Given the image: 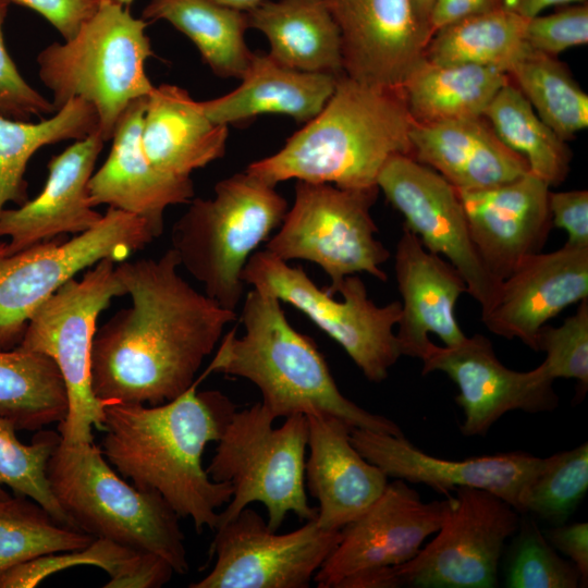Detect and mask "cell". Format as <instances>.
<instances>
[{"mask_svg":"<svg viewBox=\"0 0 588 588\" xmlns=\"http://www.w3.org/2000/svg\"><path fill=\"white\" fill-rule=\"evenodd\" d=\"M402 587L395 566L362 571L342 579L336 588H397Z\"/></svg>","mask_w":588,"mask_h":588,"instance_id":"cell-49","label":"cell"},{"mask_svg":"<svg viewBox=\"0 0 588 588\" xmlns=\"http://www.w3.org/2000/svg\"><path fill=\"white\" fill-rule=\"evenodd\" d=\"M412 157L457 191L501 185L528 173L527 161L505 146L485 118L413 123Z\"/></svg>","mask_w":588,"mask_h":588,"instance_id":"cell-26","label":"cell"},{"mask_svg":"<svg viewBox=\"0 0 588 588\" xmlns=\"http://www.w3.org/2000/svg\"><path fill=\"white\" fill-rule=\"evenodd\" d=\"M16 431L12 421L0 416V498L10 494L5 490L9 488L13 494L34 500L56 519L74 527L47 478L48 461L61 441L59 432L39 431L32 443L25 444L19 440Z\"/></svg>","mask_w":588,"mask_h":588,"instance_id":"cell-39","label":"cell"},{"mask_svg":"<svg viewBox=\"0 0 588 588\" xmlns=\"http://www.w3.org/2000/svg\"><path fill=\"white\" fill-rule=\"evenodd\" d=\"M98 132L94 107L81 98L70 100L54 115L39 122L0 115V213L8 203L28 200L25 171L35 152L62 140H79Z\"/></svg>","mask_w":588,"mask_h":588,"instance_id":"cell-34","label":"cell"},{"mask_svg":"<svg viewBox=\"0 0 588 588\" xmlns=\"http://www.w3.org/2000/svg\"><path fill=\"white\" fill-rule=\"evenodd\" d=\"M501 1L502 0H433L429 17L431 34L443 26L465 17L502 9Z\"/></svg>","mask_w":588,"mask_h":588,"instance_id":"cell-48","label":"cell"},{"mask_svg":"<svg viewBox=\"0 0 588 588\" xmlns=\"http://www.w3.org/2000/svg\"><path fill=\"white\" fill-rule=\"evenodd\" d=\"M377 186L430 253L444 256L462 274L481 318L494 306L502 281L494 278L473 243L458 192L433 169L408 155L382 167Z\"/></svg>","mask_w":588,"mask_h":588,"instance_id":"cell-15","label":"cell"},{"mask_svg":"<svg viewBox=\"0 0 588 588\" xmlns=\"http://www.w3.org/2000/svg\"><path fill=\"white\" fill-rule=\"evenodd\" d=\"M378 192L296 181L294 203L266 249L285 262L318 265L330 279L323 290L332 296L346 277L359 272L387 281L381 266L390 252L377 238L370 215Z\"/></svg>","mask_w":588,"mask_h":588,"instance_id":"cell-10","label":"cell"},{"mask_svg":"<svg viewBox=\"0 0 588 588\" xmlns=\"http://www.w3.org/2000/svg\"><path fill=\"white\" fill-rule=\"evenodd\" d=\"M199 383L196 379L183 394L159 405L103 403L99 446L121 477L160 494L197 532L215 530L218 510L233 493L229 482L209 477L201 456L236 411L222 392L198 391Z\"/></svg>","mask_w":588,"mask_h":588,"instance_id":"cell-2","label":"cell"},{"mask_svg":"<svg viewBox=\"0 0 588 588\" xmlns=\"http://www.w3.org/2000/svg\"><path fill=\"white\" fill-rule=\"evenodd\" d=\"M228 134V125L210 120L200 101L176 85L155 86L146 98L142 144L161 172L191 177L224 156Z\"/></svg>","mask_w":588,"mask_h":588,"instance_id":"cell-27","label":"cell"},{"mask_svg":"<svg viewBox=\"0 0 588 588\" xmlns=\"http://www.w3.org/2000/svg\"><path fill=\"white\" fill-rule=\"evenodd\" d=\"M119 4H122L124 7H130L134 0H112Z\"/></svg>","mask_w":588,"mask_h":588,"instance_id":"cell-53","label":"cell"},{"mask_svg":"<svg viewBox=\"0 0 588 588\" xmlns=\"http://www.w3.org/2000/svg\"><path fill=\"white\" fill-rule=\"evenodd\" d=\"M588 298V247L564 244L526 257L502 281L481 321L492 333L518 339L534 351L539 330L566 307Z\"/></svg>","mask_w":588,"mask_h":588,"instance_id":"cell-22","label":"cell"},{"mask_svg":"<svg viewBox=\"0 0 588 588\" xmlns=\"http://www.w3.org/2000/svg\"><path fill=\"white\" fill-rule=\"evenodd\" d=\"M525 41L534 51L555 57L588 42L587 1L561 5L550 14L528 17Z\"/></svg>","mask_w":588,"mask_h":588,"instance_id":"cell-43","label":"cell"},{"mask_svg":"<svg viewBox=\"0 0 588 588\" xmlns=\"http://www.w3.org/2000/svg\"><path fill=\"white\" fill-rule=\"evenodd\" d=\"M180 266L173 248L115 265L131 306L93 339L91 389L100 402L159 405L176 399L236 320L235 311L184 280Z\"/></svg>","mask_w":588,"mask_h":588,"instance_id":"cell-1","label":"cell"},{"mask_svg":"<svg viewBox=\"0 0 588 588\" xmlns=\"http://www.w3.org/2000/svg\"><path fill=\"white\" fill-rule=\"evenodd\" d=\"M9 4L0 0V115L19 121L45 119L56 113L52 102L23 78L4 44L2 27Z\"/></svg>","mask_w":588,"mask_h":588,"instance_id":"cell-44","label":"cell"},{"mask_svg":"<svg viewBox=\"0 0 588 588\" xmlns=\"http://www.w3.org/2000/svg\"><path fill=\"white\" fill-rule=\"evenodd\" d=\"M587 0H502V9L524 17H531L542 13L551 7H561Z\"/></svg>","mask_w":588,"mask_h":588,"instance_id":"cell-50","label":"cell"},{"mask_svg":"<svg viewBox=\"0 0 588 588\" xmlns=\"http://www.w3.org/2000/svg\"><path fill=\"white\" fill-rule=\"evenodd\" d=\"M115 262L103 259L59 287L28 321L17 348L49 356L63 378L69 400L66 417L58 424L64 444L94 442L103 430V403L91 389V345L97 319L114 297L126 295Z\"/></svg>","mask_w":588,"mask_h":588,"instance_id":"cell-9","label":"cell"},{"mask_svg":"<svg viewBox=\"0 0 588 588\" xmlns=\"http://www.w3.org/2000/svg\"><path fill=\"white\" fill-rule=\"evenodd\" d=\"M483 118L500 140L527 161L531 173L550 186L565 181L572 160L571 149L537 115L511 81L493 97Z\"/></svg>","mask_w":588,"mask_h":588,"instance_id":"cell-36","label":"cell"},{"mask_svg":"<svg viewBox=\"0 0 588 588\" xmlns=\"http://www.w3.org/2000/svg\"><path fill=\"white\" fill-rule=\"evenodd\" d=\"M342 42L343 73L368 85L401 88L431 37L412 0H326Z\"/></svg>","mask_w":588,"mask_h":588,"instance_id":"cell-18","label":"cell"},{"mask_svg":"<svg viewBox=\"0 0 588 588\" xmlns=\"http://www.w3.org/2000/svg\"><path fill=\"white\" fill-rule=\"evenodd\" d=\"M274 420L258 402L235 411L217 441L206 471L213 481L229 482L233 493L216 528L253 502L266 507L272 530L281 527L289 513L302 520L317 516L305 490L307 417L290 416L277 428Z\"/></svg>","mask_w":588,"mask_h":588,"instance_id":"cell-8","label":"cell"},{"mask_svg":"<svg viewBox=\"0 0 588 588\" xmlns=\"http://www.w3.org/2000/svg\"><path fill=\"white\" fill-rule=\"evenodd\" d=\"M480 259L498 280L541 252L552 228L550 185L530 171L489 188L457 191Z\"/></svg>","mask_w":588,"mask_h":588,"instance_id":"cell-20","label":"cell"},{"mask_svg":"<svg viewBox=\"0 0 588 588\" xmlns=\"http://www.w3.org/2000/svg\"><path fill=\"white\" fill-rule=\"evenodd\" d=\"M51 491L72 525L136 551L164 559L176 574L189 569L180 516L152 491L127 483L94 442L60 441L47 464Z\"/></svg>","mask_w":588,"mask_h":588,"instance_id":"cell-6","label":"cell"},{"mask_svg":"<svg viewBox=\"0 0 588 588\" xmlns=\"http://www.w3.org/2000/svg\"><path fill=\"white\" fill-rule=\"evenodd\" d=\"M356 450L389 478L424 483L448 493L457 488L489 491L511 504L520 514V501L544 458L527 452H506L466 460H445L430 455L404 436L365 429H352Z\"/></svg>","mask_w":588,"mask_h":588,"instance_id":"cell-19","label":"cell"},{"mask_svg":"<svg viewBox=\"0 0 588 588\" xmlns=\"http://www.w3.org/2000/svg\"><path fill=\"white\" fill-rule=\"evenodd\" d=\"M42 15L64 38L71 39L96 12L101 0H7Z\"/></svg>","mask_w":588,"mask_h":588,"instance_id":"cell-46","label":"cell"},{"mask_svg":"<svg viewBox=\"0 0 588 588\" xmlns=\"http://www.w3.org/2000/svg\"><path fill=\"white\" fill-rule=\"evenodd\" d=\"M395 277L402 296L401 318L395 332L402 356L422 359L436 334L446 346L466 335L455 306L467 284L458 270L430 253L420 240L403 226L395 252Z\"/></svg>","mask_w":588,"mask_h":588,"instance_id":"cell-24","label":"cell"},{"mask_svg":"<svg viewBox=\"0 0 588 588\" xmlns=\"http://www.w3.org/2000/svg\"><path fill=\"white\" fill-rule=\"evenodd\" d=\"M105 140L98 132L75 140L48 164L42 191L34 199L0 213V237L5 254L60 237L82 234L99 223L102 213L95 210L88 195V181L94 173Z\"/></svg>","mask_w":588,"mask_h":588,"instance_id":"cell-21","label":"cell"},{"mask_svg":"<svg viewBox=\"0 0 588 588\" xmlns=\"http://www.w3.org/2000/svg\"><path fill=\"white\" fill-rule=\"evenodd\" d=\"M188 204L172 228L171 248L208 297L235 311L245 296L243 270L280 226L287 201L245 171L219 181L211 198Z\"/></svg>","mask_w":588,"mask_h":588,"instance_id":"cell-7","label":"cell"},{"mask_svg":"<svg viewBox=\"0 0 588 588\" xmlns=\"http://www.w3.org/2000/svg\"><path fill=\"white\" fill-rule=\"evenodd\" d=\"M216 2L223 4L225 7L247 12L255 7L259 5L266 0H215Z\"/></svg>","mask_w":588,"mask_h":588,"instance_id":"cell-51","label":"cell"},{"mask_svg":"<svg viewBox=\"0 0 588 588\" xmlns=\"http://www.w3.org/2000/svg\"><path fill=\"white\" fill-rule=\"evenodd\" d=\"M509 76L537 115L563 140L588 126V96L556 57L531 50Z\"/></svg>","mask_w":588,"mask_h":588,"instance_id":"cell-37","label":"cell"},{"mask_svg":"<svg viewBox=\"0 0 588 588\" xmlns=\"http://www.w3.org/2000/svg\"><path fill=\"white\" fill-rule=\"evenodd\" d=\"M413 123L401 88L368 85L342 74L321 111L280 150L245 171L274 186L296 180L376 188L391 157L412 156Z\"/></svg>","mask_w":588,"mask_h":588,"instance_id":"cell-3","label":"cell"},{"mask_svg":"<svg viewBox=\"0 0 588 588\" xmlns=\"http://www.w3.org/2000/svg\"><path fill=\"white\" fill-rule=\"evenodd\" d=\"M421 362L422 375L441 371L457 385L455 401L463 409L460 429L465 437H485L509 412H551L559 405L554 380L543 364L529 371L512 370L480 333L451 346L431 342Z\"/></svg>","mask_w":588,"mask_h":588,"instance_id":"cell-16","label":"cell"},{"mask_svg":"<svg viewBox=\"0 0 588 588\" xmlns=\"http://www.w3.org/2000/svg\"><path fill=\"white\" fill-rule=\"evenodd\" d=\"M69 409L68 392L56 363L20 348L0 350V416L17 430L36 431L60 424Z\"/></svg>","mask_w":588,"mask_h":588,"instance_id":"cell-35","label":"cell"},{"mask_svg":"<svg viewBox=\"0 0 588 588\" xmlns=\"http://www.w3.org/2000/svg\"><path fill=\"white\" fill-rule=\"evenodd\" d=\"M242 278L246 285L267 291L306 315L345 351L370 382L385 380L402 356L394 332L401 318V302L377 306L356 274L343 280L338 290L343 299L336 301L302 268L292 267L264 249L252 255Z\"/></svg>","mask_w":588,"mask_h":588,"instance_id":"cell-11","label":"cell"},{"mask_svg":"<svg viewBox=\"0 0 588 588\" xmlns=\"http://www.w3.org/2000/svg\"><path fill=\"white\" fill-rule=\"evenodd\" d=\"M241 320L245 333L237 336L234 328L223 334L199 381L212 372L250 381L274 419L323 414L352 429L404 436L391 419L343 395L314 341L291 326L274 295L253 287L243 298Z\"/></svg>","mask_w":588,"mask_h":588,"instance_id":"cell-4","label":"cell"},{"mask_svg":"<svg viewBox=\"0 0 588 588\" xmlns=\"http://www.w3.org/2000/svg\"><path fill=\"white\" fill-rule=\"evenodd\" d=\"M339 76L282 65L269 53L253 52L241 84L226 95L200 101L207 117L229 125L277 113L308 122L324 107Z\"/></svg>","mask_w":588,"mask_h":588,"instance_id":"cell-28","label":"cell"},{"mask_svg":"<svg viewBox=\"0 0 588 588\" xmlns=\"http://www.w3.org/2000/svg\"><path fill=\"white\" fill-rule=\"evenodd\" d=\"M89 565L110 576L105 588H159L174 574L162 558L96 538L83 549L44 554L22 562L0 576V588H33L63 569Z\"/></svg>","mask_w":588,"mask_h":588,"instance_id":"cell-32","label":"cell"},{"mask_svg":"<svg viewBox=\"0 0 588 588\" xmlns=\"http://www.w3.org/2000/svg\"><path fill=\"white\" fill-rule=\"evenodd\" d=\"M96 538L56 519L34 500L0 498V576L34 558L83 549Z\"/></svg>","mask_w":588,"mask_h":588,"instance_id":"cell-38","label":"cell"},{"mask_svg":"<svg viewBox=\"0 0 588 588\" xmlns=\"http://www.w3.org/2000/svg\"><path fill=\"white\" fill-rule=\"evenodd\" d=\"M246 14L248 27L266 36L277 62L304 72L344 74L341 36L326 0H266Z\"/></svg>","mask_w":588,"mask_h":588,"instance_id":"cell-29","label":"cell"},{"mask_svg":"<svg viewBox=\"0 0 588 588\" xmlns=\"http://www.w3.org/2000/svg\"><path fill=\"white\" fill-rule=\"evenodd\" d=\"M507 553L504 585L509 588H577L580 574L561 558L535 520L520 517Z\"/></svg>","mask_w":588,"mask_h":588,"instance_id":"cell-41","label":"cell"},{"mask_svg":"<svg viewBox=\"0 0 588 588\" xmlns=\"http://www.w3.org/2000/svg\"><path fill=\"white\" fill-rule=\"evenodd\" d=\"M147 21L128 7L101 0L78 32L37 56L38 75L51 91L56 111L81 98L97 112L98 133L107 142L127 107L154 89L146 61L154 57Z\"/></svg>","mask_w":588,"mask_h":588,"instance_id":"cell-5","label":"cell"},{"mask_svg":"<svg viewBox=\"0 0 588 588\" xmlns=\"http://www.w3.org/2000/svg\"><path fill=\"white\" fill-rule=\"evenodd\" d=\"M215 531V565L189 588H307L340 540V530L321 528L316 517L278 534L248 506Z\"/></svg>","mask_w":588,"mask_h":588,"instance_id":"cell-14","label":"cell"},{"mask_svg":"<svg viewBox=\"0 0 588 588\" xmlns=\"http://www.w3.org/2000/svg\"><path fill=\"white\" fill-rule=\"evenodd\" d=\"M504 71L477 64H436L425 58L401 86L414 123L429 124L482 118L510 82Z\"/></svg>","mask_w":588,"mask_h":588,"instance_id":"cell-30","label":"cell"},{"mask_svg":"<svg viewBox=\"0 0 588 588\" xmlns=\"http://www.w3.org/2000/svg\"><path fill=\"white\" fill-rule=\"evenodd\" d=\"M588 490V443L544 458L520 501V514L565 524Z\"/></svg>","mask_w":588,"mask_h":588,"instance_id":"cell-40","label":"cell"},{"mask_svg":"<svg viewBox=\"0 0 588 588\" xmlns=\"http://www.w3.org/2000/svg\"><path fill=\"white\" fill-rule=\"evenodd\" d=\"M449 497L444 519L411 561L395 566L401 585L415 588H492L505 542L520 515L498 495L457 488Z\"/></svg>","mask_w":588,"mask_h":588,"instance_id":"cell-13","label":"cell"},{"mask_svg":"<svg viewBox=\"0 0 588 588\" xmlns=\"http://www.w3.org/2000/svg\"><path fill=\"white\" fill-rule=\"evenodd\" d=\"M150 224L109 207L93 229L68 241H46L13 254L0 242V350L16 348L39 306L97 262L127 260L154 240Z\"/></svg>","mask_w":588,"mask_h":588,"instance_id":"cell-12","label":"cell"},{"mask_svg":"<svg viewBox=\"0 0 588 588\" xmlns=\"http://www.w3.org/2000/svg\"><path fill=\"white\" fill-rule=\"evenodd\" d=\"M537 351L546 353L543 366L549 376L576 379L583 391L588 387V298L579 302L576 314L559 327L544 324L536 339Z\"/></svg>","mask_w":588,"mask_h":588,"instance_id":"cell-42","label":"cell"},{"mask_svg":"<svg viewBox=\"0 0 588 588\" xmlns=\"http://www.w3.org/2000/svg\"><path fill=\"white\" fill-rule=\"evenodd\" d=\"M449 497L424 502L401 479L388 482L382 494L359 517L340 530V540L318 569L319 588H336L355 573L411 561L426 539L440 528Z\"/></svg>","mask_w":588,"mask_h":588,"instance_id":"cell-17","label":"cell"},{"mask_svg":"<svg viewBox=\"0 0 588 588\" xmlns=\"http://www.w3.org/2000/svg\"><path fill=\"white\" fill-rule=\"evenodd\" d=\"M421 20L429 26L433 0H412ZM430 28V27H429Z\"/></svg>","mask_w":588,"mask_h":588,"instance_id":"cell-52","label":"cell"},{"mask_svg":"<svg viewBox=\"0 0 588 588\" xmlns=\"http://www.w3.org/2000/svg\"><path fill=\"white\" fill-rule=\"evenodd\" d=\"M552 226L567 233L565 244L588 247V192L573 189L549 193Z\"/></svg>","mask_w":588,"mask_h":588,"instance_id":"cell-45","label":"cell"},{"mask_svg":"<svg viewBox=\"0 0 588 588\" xmlns=\"http://www.w3.org/2000/svg\"><path fill=\"white\" fill-rule=\"evenodd\" d=\"M309 456L305 479L318 501L317 524L341 530L382 494L389 477L353 445L352 428L330 415H306Z\"/></svg>","mask_w":588,"mask_h":588,"instance_id":"cell-25","label":"cell"},{"mask_svg":"<svg viewBox=\"0 0 588 588\" xmlns=\"http://www.w3.org/2000/svg\"><path fill=\"white\" fill-rule=\"evenodd\" d=\"M549 543L568 558L580 574L581 585L588 583V524L586 522L552 526L542 531Z\"/></svg>","mask_w":588,"mask_h":588,"instance_id":"cell-47","label":"cell"},{"mask_svg":"<svg viewBox=\"0 0 588 588\" xmlns=\"http://www.w3.org/2000/svg\"><path fill=\"white\" fill-rule=\"evenodd\" d=\"M146 98L132 102L122 114L111 138L110 154L93 173L87 187L94 207L108 205L143 218L159 237L166 209L189 203L194 185L191 177L161 172L147 158L142 144Z\"/></svg>","mask_w":588,"mask_h":588,"instance_id":"cell-23","label":"cell"},{"mask_svg":"<svg viewBox=\"0 0 588 588\" xmlns=\"http://www.w3.org/2000/svg\"><path fill=\"white\" fill-rule=\"evenodd\" d=\"M145 21L163 20L186 35L220 77L242 78L253 52L245 41L246 12L215 0H149Z\"/></svg>","mask_w":588,"mask_h":588,"instance_id":"cell-31","label":"cell"},{"mask_svg":"<svg viewBox=\"0 0 588 588\" xmlns=\"http://www.w3.org/2000/svg\"><path fill=\"white\" fill-rule=\"evenodd\" d=\"M527 17L504 9L473 15L436 30L425 59L436 64L493 66L509 74L530 49L525 41Z\"/></svg>","mask_w":588,"mask_h":588,"instance_id":"cell-33","label":"cell"}]
</instances>
